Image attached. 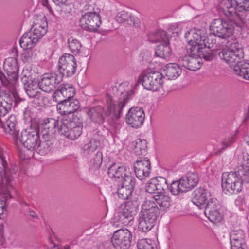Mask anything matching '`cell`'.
I'll list each match as a JSON object with an SVG mask.
<instances>
[{
    "instance_id": "obj_1",
    "label": "cell",
    "mask_w": 249,
    "mask_h": 249,
    "mask_svg": "<svg viewBox=\"0 0 249 249\" xmlns=\"http://www.w3.org/2000/svg\"><path fill=\"white\" fill-rule=\"evenodd\" d=\"M188 43L187 52L189 54L200 56L206 51L211 49L216 43V37L212 34L198 28H192L185 34Z\"/></svg>"
},
{
    "instance_id": "obj_2",
    "label": "cell",
    "mask_w": 249,
    "mask_h": 249,
    "mask_svg": "<svg viewBox=\"0 0 249 249\" xmlns=\"http://www.w3.org/2000/svg\"><path fill=\"white\" fill-rule=\"evenodd\" d=\"M47 31L46 16L42 13H36L32 18L31 28L20 38V47L24 50L32 48L45 35Z\"/></svg>"
},
{
    "instance_id": "obj_3",
    "label": "cell",
    "mask_w": 249,
    "mask_h": 249,
    "mask_svg": "<svg viewBox=\"0 0 249 249\" xmlns=\"http://www.w3.org/2000/svg\"><path fill=\"white\" fill-rule=\"evenodd\" d=\"M57 127L63 136L70 140H75L82 134L83 124L77 116L71 114L60 116L57 121Z\"/></svg>"
},
{
    "instance_id": "obj_4",
    "label": "cell",
    "mask_w": 249,
    "mask_h": 249,
    "mask_svg": "<svg viewBox=\"0 0 249 249\" xmlns=\"http://www.w3.org/2000/svg\"><path fill=\"white\" fill-rule=\"evenodd\" d=\"M40 75L39 69L33 64L26 65L22 71L21 80L26 93L30 97H35L40 92L38 85Z\"/></svg>"
},
{
    "instance_id": "obj_5",
    "label": "cell",
    "mask_w": 249,
    "mask_h": 249,
    "mask_svg": "<svg viewBox=\"0 0 249 249\" xmlns=\"http://www.w3.org/2000/svg\"><path fill=\"white\" fill-rule=\"evenodd\" d=\"M160 210L152 201H145L140 213L138 229L142 232L149 231L155 225Z\"/></svg>"
},
{
    "instance_id": "obj_6",
    "label": "cell",
    "mask_w": 249,
    "mask_h": 249,
    "mask_svg": "<svg viewBox=\"0 0 249 249\" xmlns=\"http://www.w3.org/2000/svg\"><path fill=\"white\" fill-rule=\"evenodd\" d=\"M221 60L230 66H233L244 57V51L236 40L229 42L219 54Z\"/></svg>"
},
{
    "instance_id": "obj_7",
    "label": "cell",
    "mask_w": 249,
    "mask_h": 249,
    "mask_svg": "<svg viewBox=\"0 0 249 249\" xmlns=\"http://www.w3.org/2000/svg\"><path fill=\"white\" fill-rule=\"evenodd\" d=\"M198 181V175L194 172H189L179 179L173 182L170 185V191L175 195L185 193L194 188Z\"/></svg>"
},
{
    "instance_id": "obj_8",
    "label": "cell",
    "mask_w": 249,
    "mask_h": 249,
    "mask_svg": "<svg viewBox=\"0 0 249 249\" xmlns=\"http://www.w3.org/2000/svg\"><path fill=\"white\" fill-rule=\"evenodd\" d=\"M221 187L225 194L236 195L242 191L243 181L237 173L232 172H225L222 176Z\"/></svg>"
},
{
    "instance_id": "obj_9",
    "label": "cell",
    "mask_w": 249,
    "mask_h": 249,
    "mask_svg": "<svg viewBox=\"0 0 249 249\" xmlns=\"http://www.w3.org/2000/svg\"><path fill=\"white\" fill-rule=\"evenodd\" d=\"M211 34L215 37L226 39L232 36L234 31L233 25L221 18L213 20L210 25Z\"/></svg>"
},
{
    "instance_id": "obj_10",
    "label": "cell",
    "mask_w": 249,
    "mask_h": 249,
    "mask_svg": "<svg viewBox=\"0 0 249 249\" xmlns=\"http://www.w3.org/2000/svg\"><path fill=\"white\" fill-rule=\"evenodd\" d=\"M63 77L59 71L45 73L39 79V87L41 90L45 92H51L62 81Z\"/></svg>"
},
{
    "instance_id": "obj_11",
    "label": "cell",
    "mask_w": 249,
    "mask_h": 249,
    "mask_svg": "<svg viewBox=\"0 0 249 249\" xmlns=\"http://www.w3.org/2000/svg\"><path fill=\"white\" fill-rule=\"evenodd\" d=\"M77 64L74 57L70 54H64L58 61V71L64 77H70L75 72Z\"/></svg>"
},
{
    "instance_id": "obj_12",
    "label": "cell",
    "mask_w": 249,
    "mask_h": 249,
    "mask_svg": "<svg viewBox=\"0 0 249 249\" xmlns=\"http://www.w3.org/2000/svg\"><path fill=\"white\" fill-rule=\"evenodd\" d=\"M204 213L206 217L214 224L220 223L223 220L222 208L219 202L215 198H212L209 200Z\"/></svg>"
},
{
    "instance_id": "obj_13",
    "label": "cell",
    "mask_w": 249,
    "mask_h": 249,
    "mask_svg": "<svg viewBox=\"0 0 249 249\" xmlns=\"http://www.w3.org/2000/svg\"><path fill=\"white\" fill-rule=\"evenodd\" d=\"M131 239L130 231L125 229H121L114 232L111 242L116 249H128L130 247Z\"/></svg>"
},
{
    "instance_id": "obj_14",
    "label": "cell",
    "mask_w": 249,
    "mask_h": 249,
    "mask_svg": "<svg viewBox=\"0 0 249 249\" xmlns=\"http://www.w3.org/2000/svg\"><path fill=\"white\" fill-rule=\"evenodd\" d=\"M145 113L140 107L131 108L126 115L125 121L131 127L135 128L140 127L143 124Z\"/></svg>"
},
{
    "instance_id": "obj_15",
    "label": "cell",
    "mask_w": 249,
    "mask_h": 249,
    "mask_svg": "<svg viewBox=\"0 0 249 249\" xmlns=\"http://www.w3.org/2000/svg\"><path fill=\"white\" fill-rule=\"evenodd\" d=\"M163 83V79L161 74L157 71H152L144 76L142 85L145 89L155 91L161 88Z\"/></svg>"
},
{
    "instance_id": "obj_16",
    "label": "cell",
    "mask_w": 249,
    "mask_h": 249,
    "mask_svg": "<svg viewBox=\"0 0 249 249\" xmlns=\"http://www.w3.org/2000/svg\"><path fill=\"white\" fill-rule=\"evenodd\" d=\"M101 23V18L97 13L90 12L85 13L80 20V26L87 30L94 31L97 30Z\"/></svg>"
},
{
    "instance_id": "obj_17",
    "label": "cell",
    "mask_w": 249,
    "mask_h": 249,
    "mask_svg": "<svg viewBox=\"0 0 249 249\" xmlns=\"http://www.w3.org/2000/svg\"><path fill=\"white\" fill-rule=\"evenodd\" d=\"M76 93L75 88L70 84H63L60 85L54 92L53 99L57 103L71 99Z\"/></svg>"
},
{
    "instance_id": "obj_18",
    "label": "cell",
    "mask_w": 249,
    "mask_h": 249,
    "mask_svg": "<svg viewBox=\"0 0 249 249\" xmlns=\"http://www.w3.org/2000/svg\"><path fill=\"white\" fill-rule=\"evenodd\" d=\"M38 136L36 130L33 127L24 129L20 135V140L24 147L29 151L33 150L36 145Z\"/></svg>"
},
{
    "instance_id": "obj_19",
    "label": "cell",
    "mask_w": 249,
    "mask_h": 249,
    "mask_svg": "<svg viewBox=\"0 0 249 249\" xmlns=\"http://www.w3.org/2000/svg\"><path fill=\"white\" fill-rule=\"evenodd\" d=\"M57 129V122L53 118L46 119L42 123L41 126V141L53 142Z\"/></svg>"
},
{
    "instance_id": "obj_20",
    "label": "cell",
    "mask_w": 249,
    "mask_h": 249,
    "mask_svg": "<svg viewBox=\"0 0 249 249\" xmlns=\"http://www.w3.org/2000/svg\"><path fill=\"white\" fill-rule=\"evenodd\" d=\"M134 168L136 177L141 180H144L150 175V161L147 158L140 157L135 161Z\"/></svg>"
},
{
    "instance_id": "obj_21",
    "label": "cell",
    "mask_w": 249,
    "mask_h": 249,
    "mask_svg": "<svg viewBox=\"0 0 249 249\" xmlns=\"http://www.w3.org/2000/svg\"><path fill=\"white\" fill-rule=\"evenodd\" d=\"M135 186V180L133 177L126 175L119 187L117 194L119 197L123 200L129 198L132 195Z\"/></svg>"
},
{
    "instance_id": "obj_22",
    "label": "cell",
    "mask_w": 249,
    "mask_h": 249,
    "mask_svg": "<svg viewBox=\"0 0 249 249\" xmlns=\"http://www.w3.org/2000/svg\"><path fill=\"white\" fill-rule=\"evenodd\" d=\"M166 180L161 177H156L150 179L145 185L146 191L150 193H160L168 189Z\"/></svg>"
},
{
    "instance_id": "obj_23",
    "label": "cell",
    "mask_w": 249,
    "mask_h": 249,
    "mask_svg": "<svg viewBox=\"0 0 249 249\" xmlns=\"http://www.w3.org/2000/svg\"><path fill=\"white\" fill-rule=\"evenodd\" d=\"M179 62L181 66L193 71L199 70L203 65L201 56L193 54H188L181 57Z\"/></svg>"
},
{
    "instance_id": "obj_24",
    "label": "cell",
    "mask_w": 249,
    "mask_h": 249,
    "mask_svg": "<svg viewBox=\"0 0 249 249\" xmlns=\"http://www.w3.org/2000/svg\"><path fill=\"white\" fill-rule=\"evenodd\" d=\"M3 67L9 79L13 82L16 81L19 70L17 59L12 57L6 58L3 61Z\"/></svg>"
},
{
    "instance_id": "obj_25",
    "label": "cell",
    "mask_w": 249,
    "mask_h": 249,
    "mask_svg": "<svg viewBox=\"0 0 249 249\" xmlns=\"http://www.w3.org/2000/svg\"><path fill=\"white\" fill-rule=\"evenodd\" d=\"M80 106V102L78 100L70 99L58 104L56 109L62 115H69L76 111Z\"/></svg>"
},
{
    "instance_id": "obj_26",
    "label": "cell",
    "mask_w": 249,
    "mask_h": 249,
    "mask_svg": "<svg viewBox=\"0 0 249 249\" xmlns=\"http://www.w3.org/2000/svg\"><path fill=\"white\" fill-rule=\"evenodd\" d=\"M181 69L176 63H169L165 65L161 70L163 77L167 80H175L179 77L181 74Z\"/></svg>"
},
{
    "instance_id": "obj_27",
    "label": "cell",
    "mask_w": 249,
    "mask_h": 249,
    "mask_svg": "<svg viewBox=\"0 0 249 249\" xmlns=\"http://www.w3.org/2000/svg\"><path fill=\"white\" fill-rule=\"evenodd\" d=\"M231 249H245L246 237L244 232L241 230H234L230 234Z\"/></svg>"
},
{
    "instance_id": "obj_28",
    "label": "cell",
    "mask_w": 249,
    "mask_h": 249,
    "mask_svg": "<svg viewBox=\"0 0 249 249\" xmlns=\"http://www.w3.org/2000/svg\"><path fill=\"white\" fill-rule=\"evenodd\" d=\"M116 20L119 23L127 24L136 27H139L140 25L139 18L128 11H124L119 13L116 17Z\"/></svg>"
},
{
    "instance_id": "obj_29",
    "label": "cell",
    "mask_w": 249,
    "mask_h": 249,
    "mask_svg": "<svg viewBox=\"0 0 249 249\" xmlns=\"http://www.w3.org/2000/svg\"><path fill=\"white\" fill-rule=\"evenodd\" d=\"M12 98L10 93L6 90L0 91V114L3 117L10 111L12 107Z\"/></svg>"
},
{
    "instance_id": "obj_30",
    "label": "cell",
    "mask_w": 249,
    "mask_h": 249,
    "mask_svg": "<svg viewBox=\"0 0 249 249\" xmlns=\"http://www.w3.org/2000/svg\"><path fill=\"white\" fill-rule=\"evenodd\" d=\"M126 165L122 162H116L113 164L108 170V176L113 179L124 178L126 175Z\"/></svg>"
},
{
    "instance_id": "obj_31",
    "label": "cell",
    "mask_w": 249,
    "mask_h": 249,
    "mask_svg": "<svg viewBox=\"0 0 249 249\" xmlns=\"http://www.w3.org/2000/svg\"><path fill=\"white\" fill-rule=\"evenodd\" d=\"M208 192L206 189L200 187L195 190L191 196V201L197 207L202 208L208 199Z\"/></svg>"
},
{
    "instance_id": "obj_32",
    "label": "cell",
    "mask_w": 249,
    "mask_h": 249,
    "mask_svg": "<svg viewBox=\"0 0 249 249\" xmlns=\"http://www.w3.org/2000/svg\"><path fill=\"white\" fill-rule=\"evenodd\" d=\"M139 201L133 199L123 204L119 208L118 212L127 216L134 217L137 213Z\"/></svg>"
},
{
    "instance_id": "obj_33",
    "label": "cell",
    "mask_w": 249,
    "mask_h": 249,
    "mask_svg": "<svg viewBox=\"0 0 249 249\" xmlns=\"http://www.w3.org/2000/svg\"><path fill=\"white\" fill-rule=\"evenodd\" d=\"M233 69L237 75L249 80V60H242L233 66Z\"/></svg>"
},
{
    "instance_id": "obj_34",
    "label": "cell",
    "mask_w": 249,
    "mask_h": 249,
    "mask_svg": "<svg viewBox=\"0 0 249 249\" xmlns=\"http://www.w3.org/2000/svg\"><path fill=\"white\" fill-rule=\"evenodd\" d=\"M133 149L137 155H145L148 152V142L142 139H137L133 142Z\"/></svg>"
},
{
    "instance_id": "obj_35",
    "label": "cell",
    "mask_w": 249,
    "mask_h": 249,
    "mask_svg": "<svg viewBox=\"0 0 249 249\" xmlns=\"http://www.w3.org/2000/svg\"><path fill=\"white\" fill-rule=\"evenodd\" d=\"M134 217L124 215L118 213L115 216L113 223L116 227H124L131 226L133 222Z\"/></svg>"
},
{
    "instance_id": "obj_36",
    "label": "cell",
    "mask_w": 249,
    "mask_h": 249,
    "mask_svg": "<svg viewBox=\"0 0 249 249\" xmlns=\"http://www.w3.org/2000/svg\"><path fill=\"white\" fill-rule=\"evenodd\" d=\"M89 115L90 119L96 123L101 124L104 122L103 109L100 107H93L89 110Z\"/></svg>"
},
{
    "instance_id": "obj_37",
    "label": "cell",
    "mask_w": 249,
    "mask_h": 249,
    "mask_svg": "<svg viewBox=\"0 0 249 249\" xmlns=\"http://www.w3.org/2000/svg\"><path fill=\"white\" fill-rule=\"evenodd\" d=\"M240 177L245 181L249 180V157L246 158L243 164L238 169V173Z\"/></svg>"
},
{
    "instance_id": "obj_38",
    "label": "cell",
    "mask_w": 249,
    "mask_h": 249,
    "mask_svg": "<svg viewBox=\"0 0 249 249\" xmlns=\"http://www.w3.org/2000/svg\"><path fill=\"white\" fill-rule=\"evenodd\" d=\"M154 199L162 210H166L170 205L171 200L168 196L163 194H159L155 196Z\"/></svg>"
},
{
    "instance_id": "obj_39",
    "label": "cell",
    "mask_w": 249,
    "mask_h": 249,
    "mask_svg": "<svg viewBox=\"0 0 249 249\" xmlns=\"http://www.w3.org/2000/svg\"><path fill=\"white\" fill-rule=\"evenodd\" d=\"M171 50L170 47L165 44L159 45L156 49V54L162 58H167L171 55Z\"/></svg>"
},
{
    "instance_id": "obj_40",
    "label": "cell",
    "mask_w": 249,
    "mask_h": 249,
    "mask_svg": "<svg viewBox=\"0 0 249 249\" xmlns=\"http://www.w3.org/2000/svg\"><path fill=\"white\" fill-rule=\"evenodd\" d=\"M68 46L71 52L76 55H79L82 50L80 42L73 37H70L68 40Z\"/></svg>"
},
{
    "instance_id": "obj_41",
    "label": "cell",
    "mask_w": 249,
    "mask_h": 249,
    "mask_svg": "<svg viewBox=\"0 0 249 249\" xmlns=\"http://www.w3.org/2000/svg\"><path fill=\"white\" fill-rule=\"evenodd\" d=\"M138 249H158L156 243L152 240L144 238L138 241Z\"/></svg>"
},
{
    "instance_id": "obj_42",
    "label": "cell",
    "mask_w": 249,
    "mask_h": 249,
    "mask_svg": "<svg viewBox=\"0 0 249 249\" xmlns=\"http://www.w3.org/2000/svg\"><path fill=\"white\" fill-rule=\"evenodd\" d=\"M229 2L233 9L249 11V0H231L229 1Z\"/></svg>"
},
{
    "instance_id": "obj_43",
    "label": "cell",
    "mask_w": 249,
    "mask_h": 249,
    "mask_svg": "<svg viewBox=\"0 0 249 249\" xmlns=\"http://www.w3.org/2000/svg\"><path fill=\"white\" fill-rule=\"evenodd\" d=\"M17 119L14 114L10 115L5 124V130L7 133L12 134L15 129Z\"/></svg>"
},
{
    "instance_id": "obj_44",
    "label": "cell",
    "mask_w": 249,
    "mask_h": 249,
    "mask_svg": "<svg viewBox=\"0 0 249 249\" xmlns=\"http://www.w3.org/2000/svg\"><path fill=\"white\" fill-rule=\"evenodd\" d=\"M53 143V142L40 141L37 148V152L42 156L47 154L50 152Z\"/></svg>"
},
{
    "instance_id": "obj_45",
    "label": "cell",
    "mask_w": 249,
    "mask_h": 249,
    "mask_svg": "<svg viewBox=\"0 0 249 249\" xmlns=\"http://www.w3.org/2000/svg\"><path fill=\"white\" fill-rule=\"evenodd\" d=\"M53 2H54V3H55L56 4H58V5H60V4H66L67 2H70L68 0H62V1H53Z\"/></svg>"
},
{
    "instance_id": "obj_46",
    "label": "cell",
    "mask_w": 249,
    "mask_h": 249,
    "mask_svg": "<svg viewBox=\"0 0 249 249\" xmlns=\"http://www.w3.org/2000/svg\"><path fill=\"white\" fill-rule=\"evenodd\" d=\"M245 142L249 146V132L246 136Z\"/></svg>"
},
{
    "instance_id": "obj_47",
    "label": "cell",
    "mask_w": 249,
    "mask_h": 249,
    "mask_svg": "<svg viewBox=\"0 0 249 249\" xmlns=\"http://www.w3.org/2000/svg\"><path fill=\"white\" fill-rule=\"evenodd\" d=\"M248 21H249V19H248Z\"/></svg>"
}]
</instances>
